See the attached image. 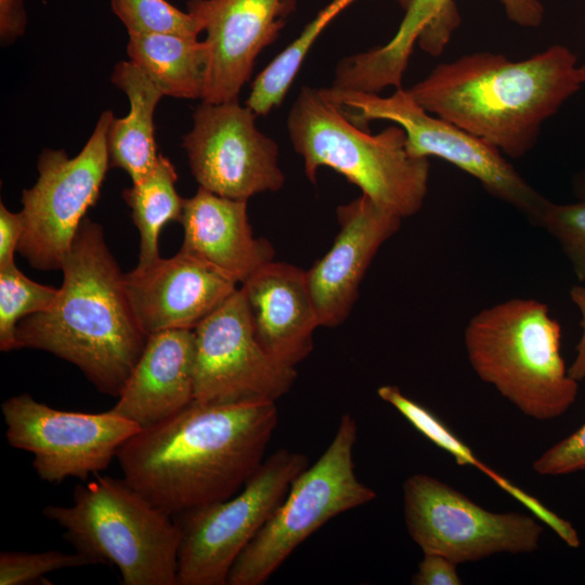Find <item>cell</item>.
Masks as SVG:
<instances>
[{
    "label": "cell",
    "mask_w": 585,
    "mask_h": 585,
    "mask_svg": "<svg viewBox=\"0 0 585 585\" xmlns=\"http://www.w3.org/2000/svg\"><path fill=\"white\" fill-rule=\"evenodd\" d=\"M277 421L275 402L193 400L140 429L116 458L135 490L177 517L238 493L265 459Z\"/></svg>",
    "instance_id": "6da1fadb"
},
{
    "label": "cell",
    "mask_w": 585,
    "mask_h": 585,
    "mask_svg": "<svg viewBox=\"0 0 585 585\" xmlns=\"http://www.w3.org/2000/svg\"><path fill=\"white\" fill-rule=\"evenodd\" d=\"M578 66L561 44L521 61L477 52L438 64L407 91L428 113L516 159L533 150L543 125L580 91Z\"/></svg>",
    "instance_id": "7a4b0ae2"
},
{
    "label": "cell",
    "mask_w": 585,
    "mask_h": 585,
    "mask_svg": "<svg viewBox=\"0 0 585 585\" xmlns=\"http://www.w3.org/2000/svg\"><path fill=\"white\" fill-rule=\"evenodd\" d=\"M61 270L53 304L17 324V349L50 352L76 365L98 391L118 398L148 336L99 223L83 219Z\"/></svg>",
    "instance_id": "3957f363"
},
{
    "label": "cell",
    "mask_w": 585,
    "mask_h": 585,
    "mask_svg": "<svg viewBox=\"0 0 585 585\" xmlns=\"http://www.w3.org/2000/svg\"><path fill=\"white\" fill-rule=\"evenodd\" d=\"M287 129L311 182L320 168L328 167L402 219L424 206L430 164L408 153L400 126L372 134L353 123L321 89L303 87L288 113Z\"/></svg>",
    "instance_id": "277c9868"
},
{
    "label": "cell",
    "mask_w": 585,
    "mask_h": 585,
    "mask_svg": "<svg viewBox=\"0 0 585 585\" xmlns=\"http://www.w3.org/2000/svg\"><path fill=\"white\" fill-rule=\"evenodd\" d=\"M464 344L470 366L484 382L536 420L563 415L578 381L561 355V326L546 303L512 298L476 313Z\"/></svg>",
    "instance_id": "5b68a950"
},
{
    "label": "cell",
    "mask_w": 585,
    "mask_h": 585,
    "mask_svg": "<svg viewBox=\"0 0 585 585\" xmlns=\"http://www.w3.org/2000/svg\"><path fill=\"white\" fill-rule=\"evenodd\" d=\"M43 516L95 564H114L122 585H178L181 528L125 478L95 474L73 492L70 506L48 505Z\"/></svg>",
    "instance_id": "8992f818"
},
{
    "label": "cell",
    "mask_w": 585,
    "mask_h": 585,
    "mask_svg": "<svg viewBox=\"0 0 585 585\" xmlns=\"http://www.w3.org/2000/svg\"><path fill=\"white\" fill-rule=\"evenodd\" d=\"M355 419L340 417L320 458L302 470L271 518L235 560L227 585H261L292 551L332 518L370 503L377 493L355 473Z\"/></svg>",
    "instance_id": "52a82bcc"
},
{
    "label": "cell",
    "mask_w": 585,
    "mask_h": 585,
    "mask_svg": "<svg viewBox=\"0 0 585 585\" xmlns=\"http://www.w3.org/2000/svg\"><path fill=\"white\" fill-rule=\"evenodd\" d=\"M356 126L388 120L406 134V148L416 157H438L480 182L493 197L511 206L540 226L549 199L534 188L506 156L486 141L439 116L428 113L398 88L388 95L321 89Z\"/></svg>",
    "instance_id": "ba28073f"
},
{
    "label": "cell",
    "mask_w": 585,
    "mask_h": 585,
    "mask_svg": "<svg viewBox=\"0 0 585 585\" xmlns=\"http://www.w3.org/2000/svg\"><path fill=\"white\" fill-rule=\"evenodd\" d=\"M308 466L304 454L277 450L232 497L179 515L178 585H226L239 554Z\"/></svg>",
    "instance_id": "9c48e42d"
},
{
    "label": "cell",
    "mask_w": 585,
    "mask_h": 585,
    "mask_svg": "<svg viewBox=\"0 0 585 585\" xmlns=\"http://www.w3.org/2000/svg\"><path fill=\"white\" fill-rule=\"evenodd\" d=\"M114 115L104 110L79 154L44 150L38 179L22 193L23 234L20 252L38 270H61L77 231L93 206L109 167L107 132Z\"/></svg>",
    "instance_id": "30bf717a"
},
{
    "label": "cell",
    "mask_w": 585,
    "mask_h": 585,
    "mask_svg": "<svg viewBox=\"0 0 585 585\" xmlns=\"http://www.w3.org/2000/svg\"><path fill=\"white\" fill-rule=\"evenodd\" d=\"M403 507L407 532L422 552L440 554L457 564L502 552H533L543 533L535 517L486 510L424 473L405 480Z\"/></svg>",
    "instance_id": "8fae6325"
},
{
    "label": "cell",
    "mask_w": 585,
    "mask_h": 585,
    "mask_svg": "<svg viewBox=\"0 0 585 585\" xmlns=\"http://www.w3.org/2000/svg\"><path fill=\"white\" fill-rule=\"evenodd\" d=\"M1 412L9 444L31 453L36 473L50 483L67 478L87 481L99 474L117 456L120 446L141 429L110 410L62 411L28 393L5 400Z\"/></svg>",
    "instance_id": "7c38bea8"
},
{
    "label": "cell",
    "mask_w": 585,
    "mask_h": 585,
    "mask_svg": "<svg viewBox=\"0 0 585 585\" xmlns=\"http://www.w3.org/2000/svg\"><path fill=\"white\" fill-rule=\"evenodd\" d=\"M194 400L203 403L276 402L297 370L257 340L242 288L194 329Z\"/></svg>",
    "instance_id": "4fadbf2b"
},
{
    "label": "cell",
    "mask_w": 585,
    "mask_h": 585,
    "mask_svg": "<svg viewBox=\"0 0 585 585\" xmlns=\"http://www.w3.org/2000/svg\"><path fill=\"white\" fill-rule=\"evenodd\" d=\"M256 117L238 100L196 107L182 145L200 187L244 200L283 187L278 146L258 129Z\"/></svg>",
    "instance_id": "5bb4252c"
},
{
    "label": "cell",
    "mask_w": 585,
    "mask_h": 585,
    "mask_svg": "<svg viewBox=\"0 0 585 585\" xmlns=\"http://www.w3.org/2000/svg\"><path fill=\"white\" fill-rule=\"evenodd\" d=\"M295 0H190L206 32L208 67L203 102L238 100L260 52L273 43Z\"/></svg>",
    "instance_id": "9a60e30c"
},
{
    "label": "cell",
    "mask_w": 585,
    "mask_h": 585,
    "mask_svg": "<svg viewBox=\"0 0 585 585\" xmlns=\"http://www.w3.org/2000/svg\"><path fill=\"white\" fill-rule=\"evenodd\" d=\"M237 282L183 251L125 274L133 313L150 336L169 329H194L236 290Z\"/></svg>",
    "instance_id": "2e32d148"
},
{
    "label": "cell",
    "mask_w": 585,
    "mask_h": 585,
    "mask_svg": "<svg viewBox=\"0 0 585 585\" xmlns=\"http://www.w3.org/2000/svg\"><path fill=\"white\" fill-rule=\"evenodd\" d=\"M340 226L327 253L306 271L320 326L336 327L350 314L360 284L402 218L361 194L337 208Z\"/></svg>",
    "instance_id": "e0dca14e"
},
{
    "label": "cell",
    "mask_w": 585,
    "mask_h": 585,
    "mask_svg": "<svg viewBox=\"0 0 585 585\" xmlns=\"http://www.w3.org/2000/svg\"><path fill=\"white\" fill-rule=\"evenodd\" d=\"M507 17L522 27H536L544 17L540 0H499ZM459 17L453 0H408L395 35L384 46L348 56L344 75L356 90L379 93L401 88L413 47L438 55L447 43Z\"/></svg>",
    "instance_id": "ac0fdd59"
},
{
    "label": "cell",
    "mask_w": 585,
    "mask_h": 585,
    "mask_svg": "<svg viewBox=\"0 0 585 585\" xmlns=\"http://www.w3.org/2000/svg\"><path fill=\"white\" fill-rule=\"evenodd\" d=\"M255 336L277 362L296 367L313 349L320 327L306 271L274 260L243 284Z\"/></svg>",
    "instance_id": "d6986e66"
},
{
    "label": "cell",
    "mask_w": 585,
    "mask_h": 585,
    "mask_svg": "<svg viewBox=\"0 0 585 585\" xmlns=\"http://www.w3.org/2000/svg\"><path fill=\"white\" fill-rule=\"evenodd\" d=\"M194 400V330L148 336L145 348L110 410L141 429L158 424Z\"/></svg>",
    "instance_id": "ffe728a7"
},
{
    "label": "cell",
    "mask_w": 585,
    "mask_h": 585,
    "mask_svg": "<svg viewBox=\"0 0 585 585\" xmlns=\"http://www.w3.org/2000/svg\"><path fill=\"white\" fill-rule=\"evenodd\" d=\"M247 202L217 195L199 186L184 199L180 223L181 250L211 264L243 284L262 265L274 260V248L256 238L248 220Z\"/></svg>",
    "instance_id": "44dd1931"
},
{
    "label": "cell",
    "mask_w": 585,
    "mask_h": 585,
    "mask_svg": "<svg viewBox=\"0 0 585 585\" xmlns=\"http://www.w3.org/2000/svg\"><path fill=\"white\" fill-rule=\"evenodd\" d=\"M112 82L125 92L130 108L127 116L112 120L107 132L110 168L125 170L135 184L156 166L154 113L164 96L156 84L131 61L115 65Z\"/></svg>",
    "instance_id": "7402d4cb"
},
{
    "label": "cell",
    "mask_w": 585,
    "mask_h": 585,
    "mask_svg": "<svg viewBox=\"0 0 585 585\" xmlns=\"http://www.w3.org/2000/svg\"><path fill=\"white\" fill-rule=\"evenodd\" d=\"M127 53L161 91L178 99H202L208 67L204 41L173 34L128 32Z\"/></svg>",
    "instance_id": "603a6c76"
},
{
    "label": "cell",
    "mask_w": 585,
    "mask_h": 585,
    "mask_svg": "<svg viewBox=\"0 0 585 585\" xmlns=\"http://www.w3.org/2000/svg\"><path fill=\"white\" fill-rule=\"evenodd\" d=\"M377 394L382 401L393 406L424 437L451 454L458 465H471L485 473L500 489L532 511L534 517L546 523L568 546L572 548L580 546V536L569 521L480 461L467 444L426 406L410 399L399 387L392 385L379 387Z\"/></svg>",
    "instance_id": "cb8c5ba5"
},
{
    "label": "cell",
    "mask_w": 585,
    "mask_h": 585,
    "mask_svg": "<svg viewBox=\"0 0 585 585\" xmlns=\"http://www.w3.org/2000/svg\"><path fill=\"white\" fill-rule=\"evenodd\" d=\"M177 180L174 166L160 154L155 168L122 192L140 234L138 268H145L160 259L158 237L161 229L171 221H181L185 198L176 191Z\"/></svg>",
    "instance_id": "d4e9b609"
},
{
    "label": "cell",
    "mask_w": 585,
    "mask_h": 585,
    "mask_svg": "<svg viewBox=\"0 0 585 585\" xmlns=\"http://www.w3.org/2000/svg\"><path fill=\"white\" fill-rule=\"evenodd\" d=\"M354 0H333L300 36L264 67L251 84L246 105L258 116L280 106L315 39L328 23Z\"/></svg>",
    "instance_id": "484cf974"
},
{
    "label": "cell",
    "mask_w": 585,
    "mask_h": 585,
    "mask_svg": "<svg viewBox=\"0 0 585 585\" xmlns=\"http://www.w3.org/2000/svg\"><path fill=\"white\" fill-rule=\"evenodd\" d=\"M57 294L58 288L31 281L16 264L0 269V350L17 349L20 321L49 309Z\"/></svg>",
    "instance_id": "4316f807"
},
{
    "label": "cell",
    "mask_w": 585,
    "mask_h": 585,
    "mask_svg": "<svg viewBox=\"0 0 585 585\" xmlns=\"http://www.w3.org/2000/svg\"><path fill=\"white\" fill-rule=\"evenodd\" d=\"M112 10L128 32L173 34L197 39L199 21L166 0H110Z\"/></svg>",
    "instance_id": "83f0119b"
},
{
    "label": "cell",
    "mask_w": 585,
    "mask_h": 585,
    "mask_svg": "<svg viewBox=\"0 0 585 585\" xmlns=\"http://www.w3.org/2000/svg\"><path fill=\"white\" fill-rule=\"evenodd\" d=\"M540 227L557 240L576 278L585 283V200L567 204L549 200Z\"/></svg>",
    "instance_id": "f1b7e54d"
},
{
    "label": "cell",
    "mask_w": 585,
    "mask_h": 585,
    "mask_svg": "<svg viewBox=\"0 0 585 585\" xmlns=\"http://www.w3.org/2000/svg\"><path fill=\"white\" fill-rule=\"evenodd\" d=\"M95 564L80 554L58 550L43 552L2 551L0 554V585L51 584L44 575L66 568Z\"/></svg>",
    "instance_id": "f546056e"
},
{
    "label": "cell",
    "mask_w": 585,
    "mask_h": 585,
    "mask_svg": "<svg viewBox=\"0 0 585 585\" xmlns=\"http://www.w3.org/2000/svg\"><path fill=\"white\" fill-rule=\"evenodd\" d=\"M541 476L569 474L585 469V424L533 461Z\"/></svg>",
    "instance_id": "4dcf8cb0"
},
{
    "label": "cell",
    "mask_w": 585,
    "mask_h": 585,
    "mask_svg": "<svg viewBox=\"0 0 585 585\" xmlns=\"http://www.w3.org/2000/svg\"><path fill=\"white\" fill-rule=\"evenodd\" d=\"M457 563L434 552H424L417 572L411 583L414 585H460Z\"/></svg>",
    "instance_id": "1f68e13d"
},
{
    "label": "cell",
    "mask_w": 585,
    "mask_h": 585,
    "mask_svg": "<svg viewBox=\"0 0 585 585\" xmlns=\"http://www.w3.org/2000/svg\"><path fill=\"white\" fill-rule=\"evenodd\" d=\"M23 220L20 212L10 211L3 203L0 204V269H5L14 262V253L23 234Z\"/></svg>",
    "instance_id": "d6a6232c"
},
{
    "label": "cell",
    "mask_w": 585,
    "mask_h": 585,
    "mask_svg": "<svg viewBox=\"0 0 585 585\" xmlns=\"http://www.w3.org/2000/svg\"><path fill=\"white\" fill-rule=\"evenodd\" d=\"M26 11L22 0H0V39L2 44L15 41L25 31Z\"/></svg>",
    "instance_id": "836d02e7"
},
{
    "label": "cell",
    "mask_w": 585,
    "mask_h": 585,
    "mask_svg": "<svg viewBox=\"0 0 585 585\" xmlns=\"http://www.w3.org/2000/svg\"><path fill=\"white\" fill-rule=\"evenodd\" d=\"M569 295L580 314L581 336L575 347V358L568 370L573 379L581 381L585 379V286H573Z\"/></svg>",
    "instance_id": "e575fe53"
},
{
    "label": "cell",
    "mask_w": 585,
    "mask_h": 585,
    "mask_svg": "<svg viewBox=\"0 0 585 585\" xmlns=\"http://www.w3.org/2000/svg\"><path fill=\"white\" fill-rule=\"evenodd\" d=\"M572 188L578 200H585V168L573 178Z\"/></svg>",
    "instance_id": "d590c367"
},
{
    "label": "cell",
    "mask_w": 585,
    "mask_h": 585,
    "mask_svg": "<svg viewBox=\"0 0 585 585\" xmlns=\"http://www.w3.org/2000/svg\"><path fill=\"white\" fill-rule=\"evenodd\" d=\"M578 70H580L581 80L584 84L585 83V62L578 66Z\"/></svg>",
    "instance_id": "8d00e7d4"
}]
</instances>
